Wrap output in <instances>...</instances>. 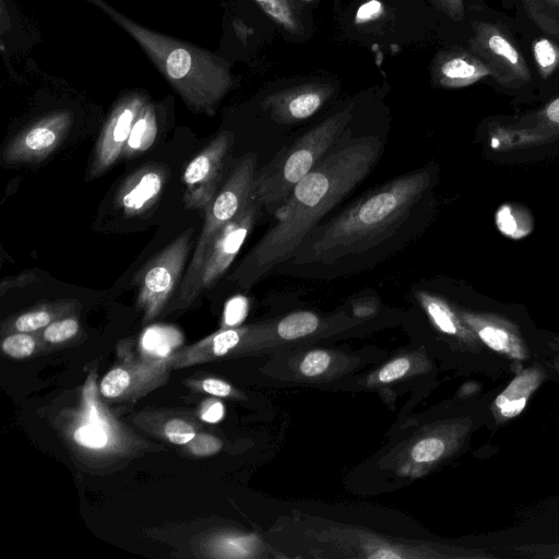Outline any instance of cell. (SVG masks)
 <instances>
[{
	"label": "cell",
	"instance_id": "1",
	"mask_svg": "<svg viewBox=\"0 0 559 559\" xmlns=\"http://www.w3.org/2000/svg\"><path fill=\"white\" fill-rule=\"evenodd\" d=\"M382 142L360 136L332 150L287 195L274 212L275 223L229 276L251 288L280 264L292 259L323 217L371 171Z\"/></svg>",
	"mask_w": 559,
	"mask_h": 559
},
{
	"label": "cell",
	"instance_id": "2",
	"mask_svg": "<svg viewBox=\"0 0 559 559\" xmlns=\"http://www.w3.org/2000/svg\"><path fill=\"white\" fill-rule=\"evenodd\" d=\"M431 182V171L418 169L378 187L319 224L293 255V265L332 269L380 247L406 226Z\"/></svg>",
	"mask_w": 559,
	"mask_h": 559
},
{
	"label": "cell",
	"instance_id": "3",
	"mask_svg": "<svg viewBox=\"0 0 559 559\" xmlns=\"http://www.w3.org/2000/svg\"><path fill=\"white\" fill-rule=\"evenodd\" d=\"M100 396L96 374L90 372L76 403L55 418V427L76 460L88 467L106 469L156 450L155 444L119 420Z\"/></svg>",
	"mask_w": 559,
	"mask_h": 559
},
{
	"label": "cell",
	"instance_id": "4",
	"mask_svg": "<svg viewBox=\"0 0 559 559\" xmlns=\"http://www.w3.org/2000/svg\"><path fill=\"white\" fill-rule=\"evenodd\" d=\"M466 46L491 72V85L516 98L536 94L534 74L513 15L471 0Z\"/></svg>",
	"mask_w": 559,
	"mask_h": 559
},
{
	"label": "cell",
	"instance_id": "5",
	"mask_svg": "<svg viewBox=\"0 0 559 559\" xmlns=\"http://www.w3.org/2000/svg\"><path fill=\"white\" fill-rule=\"evenodd\" d=\"M352 118L350 108L335 112L283 147L270 164L258 170L255 194L262 207L274 214L293 188L331 152Z\"/></svg>",
	"mask_w": 559,
	"mask_h": 559
},
{
	"label": "cell",
	"instance_id": "6",
	"mask_svg": "<svg viewBox=\"0 0 559 559\" xmlns=\"http://www.w3.org/2000/svg\"><path fill=\"white\" fill-rule=\"evenodd\" d=\"M257 173V156L247 153L237 160L216 195L204 209V224L170 310H183L198 298L197 286L207 249L224 226L254 197Z\"/></svg>",
	"mask_w": 559,
	"mask_h": 559
},
{
	"label": "cell",
	"instance_id": "7",
	"mask_svg": "<svg viewBox=\"0 0 559 559\" xmlns=\"http://www.w3.org/2000/svg\"><path fill=\"white\" fill-rule=\"evenodd\" d=\"M192 237L193 228L181 233L136 276V305L144 322L156 319L166 308L186 269Z\"/></svg>",
	"mask_w": 559,
	"mask_h": 559
},
{
	"label": "cell",
	"instance_id": "8",
	"mask_svg": "<svg viewBox=\"0 0 559 559\" xmlns=\"http://www.w3.org/2000/svg\"><path fill=\"white\" fill-rule=\"evenodd\" d=\"M234 141V134L224 130L188 163L182 174L186 207L205 209L216 195L225 180Z\"/></svg>",
	"mask_w": 559,
	"mask_h": 559
},
{
	"label": "cell",
	"instance_id": "9",
	"mask_svg": "<svg viewBox=\"0 0 559 559\" xmlns=\"http://www.w3.org/2000/svg\"><path fill=\"white\" fill-rule=\"evenodd\" d=\"M262 205L257 197L215 236L202 264L197 294L198 297L212 288L226 273L261 214Z\"/></svg>",
	"mask_w": 559,
	"mask_h": 559
},
{
	"label": "cell",
	"instance_id": "10",
	"mask_svg": "<svg viewBox=\"0 0 559 559\" xmlns=\"http://www.w3.org/2000/svg\"><path fill=\"white\" fill-rule=\"evenodd\" d=\"M170 371L168 360L124 358L102 378L99 392L107 400L133 402L166 384Z\"/></svg>",
	"mask_w": 559,
	"mask_h": 559
},
{
	"label": "cell",
	"instance_id": "11",
	"mask_svg": "<svg viewBox=\"0 0 559 559\" xmlns=\"http://www.w3.org/2000/svg\"><path fill=\"white\" fill-rule=\"evenodd\" d=\"M72 115L59 111L44 117L16 134L4 147L7 164H32L46 159L64 141Z\"/></svg>",
	"mask_w": 559,
	"mask_h": 559
},
{
	"label": "cell",
	"instance_id": "12",
	"mask_svg": "<svg viewBox=\"0 0 559 559\" xmlns=\"http://www.w3.org/2000/svg\"><path fill=\"white\" fill-rule=\"evenodd\" d=\"M513 16L533 70L535 91L547 98L558 95L559 37L542 31L523 14Z\"/></svg>",
	"mask_w": 559,
	"mask_h": 559
},
{
	"label": "cell",
	"instance_id": "13",
	"mask_svg": "<svg viewBox=\"0 0 559 559\" xmlns=\"http://www.w3.org/2000/svg\"><path fill=\"white\" fill-rule=\"evenodd\" d=\"M144 105L145 102L141 96L133 95L115 107L96 143L88 168V178L100 176L116 164Z\"/></svg>",
	"mask_w": 559,
	"mask_h": 559
},
{
	"label": "cell",
	"instance_id": "14",
	"mask_svg": "<svg viewBox=\"0 0 559 559\" xmlns=\"http://www.w3.org/2000/svg\"><path fill=\"white\" fill-rule=\"evenodd\" d=\"M333 93L334 86L329 83H307L271 93L261 106L274 121L290 124L312 117Z\"/></svg>",
	"mask_w": 559,
	"mask_h": 559
},
{
	"label": "cell",
	"instance_id": "15",
	"mask_svg": "<svg viewBox=\"0 0 559 559\" xmlns=\"http://www.w3.org/2000/svg\"><path fill=\"white\" fill-rule=\"evenodd\" d=\"M431 79L443 88H462L478 82L491 84V72L464 43L436 55L431 63Z\"/></svg>",
	"mask_w": 559,
	"mask_h": 559
},
{
	"label": "cell",
	"instance_id": "16",
	"mask_svg": "<svg viewBox=\"0 0 559 559\" xmlns=\"http://www.w3.org/2000/svg\"><path fill=\"white\" fill-rule=\"evenodd\" d=\"M166 183V170L159 166H146L133 174L117 194V205L126 216L145 213L159 198Z\"/></svg>",
	"mask_w": 559,
	"mask_h": 559
},
{
	"label": "cell",
	"instance_id": "17",
	"mask_svg": "<svg viewBox=\"0 0 559 559\" xmlns=\"http://www.w3.org/2000/svg\"><path fill=\"white\" fill-rule=\"evenodd\" d=\"M134 423L151 435L176 445H185L199 432L194 416L183 412H146L138 414Z\"/></svg>",
	"mask_w": 559,
	"mask_h": 559
},
{
	"label": "cell",
	"instance_id": "18",
	"mask_svg": "<svg viewBox=\"0 0 559 559\" xmlns=\"http://www.w3.org/2000/svg\"><path fill=\"white\" fill-rule=\"evenodd\" d=\"M80 308L81 305L76 300H58L41 305L3 321L1 334L4 336L15 332L37 333L58 319L76 314Z\"/></svg>",
	"mask_w": 559,
	"mask_h": 559
},
{
	"label": "cell",
	"instance_id": "19",
	"mask_svg": "<svg viewBox=\"0 0 559 559\" xmlns=\"http://www.w3.org/2000/svg\"><path fill=\"white\" fill-rule=\"evenodd\" d=\"M507 11L523 14L542 31L559 37V0H498Z\"/></svg>",
	"mask_w": 559,
	"mask_h": 559
},
{
	"label": "cell",
	"instance_id": "20",
	"mask_svg": "<svg viewBox=\"0 0 559 559\" xmlns=\"http://www.w3.org/2000/svg\"><path fill=\"white\" fill-rule=\"evenodd\" d=\"M540 379V373L533 369L514 378L495 401L501 415L508 418L518 416L524 409L530 395L538 386Z\"/></svg>",
	"mask_w": 559,
	"mask_h": 559
},
{
	"label": "cell",
	"instance_id": "21",
	"mask_svg": "<svg viewBox=\"0 0 559 559\" xmlns=\"http://www.w3.org/2000/svg\"><path fill=\"white\" fill-rule=\"evenodd\" d=\"M181 334L170 326H153L147 329L140 341V355L153 360H171L181 348Z\"/></svg>",
	"mask_w": 559,
	"mask_h": 559
},
{
	"label": "cell",
	"instance_id": "22",
	"mask_svg": "<svg viewBox=\"0 0 559 559\" xmlns=\"http://www.w3.org/2000/svg\"><path fill=\"white\" fill-rule=\"evenodd\" d=\"M157 136V118L154 108L145 104L133 123L121 156L130 158L148 150Z\"/></svg>",
	"mask_w": 559,
	"mask_h": 559
},
{
	"label": "cell",
	"instance_id": "23",
	"mask_svg": "<svg viewBox=\"0 0 559 559\" xmlns=\"http://www.w3.org/2000/svg\"><path fill=\"white\" fill-rule=\"evenodd\" d=\"M264 13L290 34L304 33L302 25L289 0H255Z\"/></svg>",
	"mask_w": 559,
	"mask_h": 559
},
{
	"label": "cell",
	"instance_id": "24",
	"mask_svg": "<svg viewBox=\"0 0 559 559\" xmlns=\"http://www.w3.org/2000/svg\"><path fill=\"white\" fill-rule=\"evenodd\" d=\"M319 326V318L309 311L288 314L277 324V333L284 340H295L313 333Z\"/></svg>",
	"mask_w": 559,
	"mask_h": 559
},
{
	"label": "cell",
	"instance_id": "25",
	"mask_svg": "<svg viewBox=\"0 0 559 559\" xmlns=\"http://www.w3.org/2000/svg\"><path fill=\"white\" fill-rule=\"evenodd\" d=\"M44 341L38 333L15 332L4 335L1 342L2 352L14 359H24L33 356Z\"/></svg>",
	"mask_w": 559,
	"mask_h": 559
},
{
	"label": "cell",
	"instance_id": "26",
	"mask_svg": "<svg viewBox=\"0 0 559 559\" xmlns=\"http://www.w3.org/2000/svg\"><path fill=\"white\" fill-rule=\"evenodd\" d=\"M418 299L435 324L447 334H455L457 325L453 312L440 298L428 293H418Z\"/></svg>",
	"mask_w": 559,
	"mask_h": 559
},
{
	"label": "cell",
	"instance_id": "27",
	"mask_svg": "<svg viewBox=\"0 0 559 559\" xmlns=\"http://www.w3.org/2000/svg\"><path fill=\"white\" fill-rule=\"evenodd\" d=\"M80 330V321L74 314L58 319L37 333L45 344L60 345L74 338Z\"/></svg>",
	"mask_w": 559,
	"mask_h": 559
},
{
	"label": "cell",
	"instance_id": "28",
	"mask_svg": "<svg viewBox=\"0 0 559 559\" xmlns=\"http://www.w3.org/2000/svg\"><path fill=\"white\" fill-rule=\"evenodd\" d=\"M436 8L451 22L463 25L468 33L471 0H431Z\"/></svg>",
	"mask_w": 559,
	"mask_h": 559
},
{
	"label": "cell",
	"instance_id": "29",
	"mask_svg": "<svg viewBox=\"0 0 559 559\" xmlns=\"http://www.w3.org/2000/svg\"><path fill=\"white\" fill-rule=\"evenodd\" d=\"M185 447L191 455L205 457L216 454L222 449L223 443L217 437L199 431Z\"/></svg>",
	"mask_w": 559,
	"mask_h": 559
},
{
	"label": "cell",
	"instance_id": "30",
	"mask_svg": "<svg viewBox=\"0 0 559 559\" xmlns=\"http://www.w3.org/2000/svg\"><path fill=\"white\" fill-rule=\"evenodd\" d=\"M478 335L481 341L496 352L509 353L511 346V337L503 329L487 324L478 329Z\"/></svg>",
	"mask_w": 559,
	"mask_h": 559
},
{
	"label": "cell",
	"instance_id": "31",
	"mask_svg": "<svg viewBox=\"0 0 559 559\" xmlns=\"http://www.w3.org/2000/svg\"><path fill=\"white\" fill-rule=\"evenodd\" d=\"M444 443L438 438L420 440L412 450V457L419 463L432 462L441 456Z\"/></svg>",
	"mask_w": 559,
	"mask_h": 559
},
{
	"label": "cell",
	"instance_id": "32",
	"mask_svg": "<svg viewBox=\"0 0 559 559\" xmlns=\"http://www.w3.org/2000/svg\"><path fill=\"white\" fill-rule=\"evenodd\" d=\"M188 385L198 390L205 392L207 394L218 396V397H228L233 394L234 390L231 385L221 379L216 378H202V379H191L188 382Z\"/></svg>",
	"mask_w": 559,
	"mask_h": 559
},
{
	"label": "cell",
	"instance_id": "33",
	"mask_svg": "<svg viewBox=\"0 0 559 559\" xmlns=\"http://www.w3.org/2000/svg\"><path fill=\"white\" fill-rule=\"evenodd\" d=\"M330 364V356L323 350L310 352L300 365V371L308 377L322 373Z\"/></svg>",
	"mask_w": 559,
	"mask_h": 559
},
{
	"label": "cell",
	"instance_id": "34",
	"mask_svg": "<svg viewBox=\"0 0 559 559\" xmlns=\"http://www.w3.org/2000/svg\"><path fill=\"white\" fill-rule=\"evenodd\" d=\"M247 313V300L242 297L231 299L225 309L224 323L234 326L240 323Z\"/></svg>",
	"mask_w": 559,
	"mask_h": 559
},
{
	"label": "cell",
	"instance_id": "35",
	"mask_svg": "<svg viewBox=\"0 0 559 559\" xmlns=\"http://www.w3.org/2000/svg\"><path fill=\"white\" fill-rule=\"evenodd\" d=\"M409 369V361L406 358H397L384 366L378 378L381 382H391L403 377Z\"/></svg>",
	"mask_w": 559,
	"mask_h": 559
},
{
	"label": "cell",
	"instance_id": "36",
	"mask_svg": "<svg viewBox=\"0 0 559 559\" xmlns=\"http://www.w3.org/2000/svg\"><path fill=\"white\" fill-rule=\"evenodd\" d=\"M201 420L215 424L224 417V405L217 400L205 401L199 412Z\"/></svg>",
	"mask_w": 559,
	"mask_h": 559
},
{
	"label": "cell",
	"instance_id": "37",
	"mask_svg": "<svg viewBox=\"0 0 559 559\" xmlns=\"http://www.w3.org/2000/svg\"><path fill=\"white\" fill-rule=\"evenodd\" d=\"M382 12L383 7L381 2L371 0L359 8L356 14V23H366L376 20L381 16Z\"/></svg>",
	"mask_w": 559,
	"mask_h": 559
},
{
	"label": "cell",
	"instance_id": "38",
	"mask_svg": "<svg viewBox=\"0 0 559 559\" xmlns=\"http://www.w3.org/2000/svg\"><path fill=\"white\" fill-rule=\"evenodd\" d=\"M35 280H36L35 274H23V275H19L15 277L4 278L0 285L1 295H3L9 289L16 288V287L20 288L22 286L29 285V284L34 283Z\"/></svg>",
	"mask_w": 559,
	"mask_h": 559
},
{
	"label": "cell",
	"instance_id": "39",
	"mask_svg": "<svg viewBox=\"0 0 559 559\" xmlns=\"http://www.w3.org/2000/svg\"><path fill=\"white\" fill-rule=\"evenodd\" d=\"M370 558H376V559H394V558H402L401 555L394 552L393 550L391 549H380V550H377L374 554L370 555L369 556Z\"/></svg>",
	"mask_w": 559,
	"mask_h": 559
},
{
	"label": "cell",
	"instance_id": "40",
	"mask_svg": "<svg viewBox=\"0 0 559 559\" xmlns=\"http://www.w3.org/2000/svg\"><path fill=\"white\" fill-rule=\"evenodd\" d=\"M290 3H307V2H311L312 0H289Z\"/></svg>",
	"mask_w": 559,
	"mask_h": 559
},
{
	"label": "cell",
	"instance_id": "41",
	"mask_svg": "<svg viewBox=\"0 0 559 559\" xmlns=\"http://www.w3.org/2000/svg\"><path fill=\"white\" fill-rule=\"evenodd\" d=\"M557 558L559 559V556H557Z\"/></svg>",
	"mask_w": 559,
	"mask_h": 559
}]
</instances>
